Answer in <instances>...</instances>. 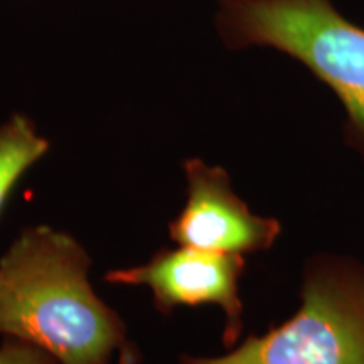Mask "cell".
Returning a JSON list of instances; mask_svg holds the SVG:
<instances>
[{"mask_svg": "<svg viewBox=\"0 0 364 364\" xmlns=\"http://www.w3.org/2000/svg\"><path fill=\"white\" fill-rule=\"evenodd\" d=\"M90 258L73 236L26 230L0 260V334L58 364H110L125 327L88 282Z\"/></svg>", "mask_w": 364, "mask_h": 364, "instance_id": "obj_1", "label": "cell"}, {"mask_svg": "<svg viewBox=\"0 0 364 364\" xmlns=\"http://www.w3.org/2000/svg\"><path fill=\"white\" fill-rule=\"evenodd\" d=\"M231 46H263L302 63L343 103L348 135L364 149V27L332 0H220Z\"/></svg>", "mask_w": 364, "mask_h": 364, "instance_id": "obj_2", "label": "cell"}, {"mask_svg": "<svg viewBox=\"0 0 364 364\" xmlns=\"http://www.w3.org/2000/svg\"><path fill=\"white\" fill-rule=\"evenodd\" d=\"M181 364H364V265L341 257L309 263L299 311L221 356Z\"/></svg>", "mask_w": 364, "mask_h": 364, "instance_id": "obj_3", "label": "cell"}, {"mask_svg": "<svg viewBox=\"0 0 364 364\" xmlns=\"http://www.w3.org/2000/svg\"><path fill=\"white\" fill-rule=\"evenodd\" d=\"M243 270V255L181 247L162 250L144 265L108 272L105 280L147 287L164 314L181 306H218L226 316V343L233 344L243 327V302L240 299Z\"/></svg>", "mask_w": 364, "mask_h": 364, "instance_id": "obj_4", "label": "cell"}, {"mask_svg": "<svg viewBox=\"0 0 364 364\" xmlns=\"http://www.w3.org/2000/svg\"><path fill=\"white\" fill-rule=\"evenodd\" d=\"M188 201L171 223V238L179 247L247 255L272 248L282 233L275 218L255 215L233 191L223 167L201 159L184 164Z\"/></svg>", "mask_w": 364, "mask_h": 364, "instance_id": "obj_5", "label": "cell"}, {"mask_svg": "<svg viewBox=\"0 0 364 364\" xmlns=\"http://www.w3.org/2000/svg\"><path fill=\"white\" fill-rule=\"evenodd\" d=\"M48 149V140L24 115H14L0 127V211L16 182Z\"/></svg>", "mask_w": 364, "mask_h": 364, "instance_id": "obj_6", "label": "cell"}, {"mask_svg": "<svg viewBox=\"0 0 364 364\" xmlns=\"http://www.w3.org/2000/svg\"><path fill=\"white\" fill-rule=\"evenodd\" d=\"M0 364H58L54 359L33 344L9 341L0 348Z\"/></svg>", "mask_w": 364, "mask_h": 364, "instance_id": "obj_7", "label": "cell"}, {"mask_svg": "<svg viewBox=\"0 0 364 364\" xmlns=\"http://www.w3.org/2000/svg\"><path fill=\"white\" fill-rule=\"evenodd\" d=\"M135 363H136V354L132 351L130 348L120 353V359H118V364H135Z\"/></svg>", "mask_w": 364, "mask_h": 364, "instance_id": "obj_8", "label": "cell"}]
</instances>
